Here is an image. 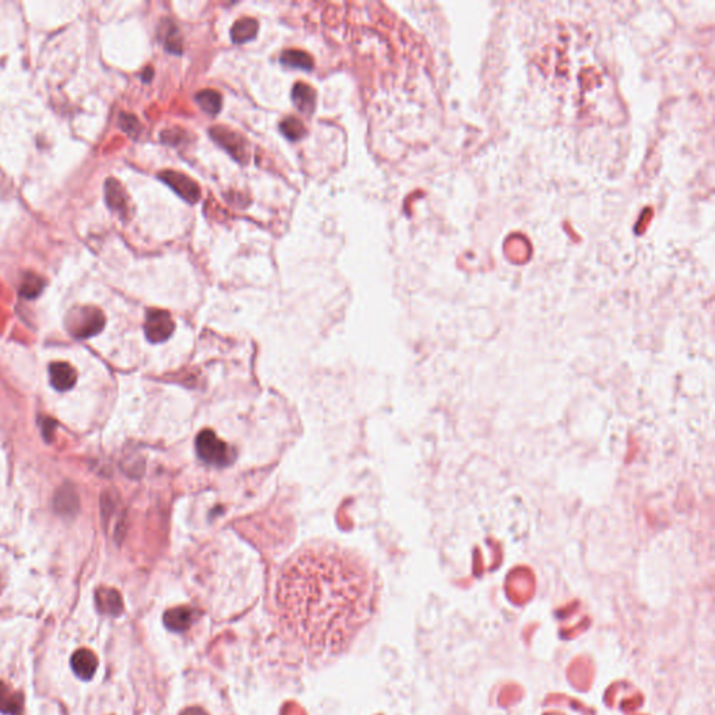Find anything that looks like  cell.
Wrapping results in <instances>:
<instances>
[{
	"label": "cell",
	"mask_w": 715,
	"mask_h": 715,
	"mask_svg": "<svg viewBox=\"0 0 715 715\" xmlns=\"http://www.w3.org/2000/svg\"><path fill=\"white\" fill-rule=\"evenodd\" d=\"M375 602L376 586L369 566L334 544L301 548L277 580L280 623L313 655L341 652L369 622Z\"/></svg>",
	"instance_id": "1"
},
{
	"label": "cell",
	"mask_w": 715,
	"mask_h": 715,
	"mask_svg": "<svg viewBox=\"0 0 715 715\" xmlns=\"http://www.w3.org/2000/svg\"><path fill=\"white\" fill-rule=\"evenodd\" d=\"M105 326L104 313L95 306L74 308L68 313L66 329L79 340H86L97 336Z\"/></svg>",
	"instance_id": "2"
},
{
	"label": "cell",
	"mask_w": 715,
	"mask_h": 715,
	"mask_svg": "<svg viewBox=\"0 0 715 715\" xmlns=\"http://www.w3.org/2000/svg\"><path fill=\"white\" fill-rule=\"evenodd\" d=\"M198 457L208 465L225 466L235 458V451L211 430H203L196 440Z\"/></svg>",
	"instance_id": "3"
},
{
	"label": "cell",
	"mask_w": 715,
	"mask_h": 715,
	"mask_svg": "<svg viewBox=\"0 0 715 715\" xmlns=\"http://www.w3.org/2000/svg\"><path fill=\"white\" fill-rule=\"evenodd\" d=\"M210 136L237 162L246 164L249 161L248 143L239 133H236L225 126H214L210 129Z\"/></svg>",
	"instance_id": "4"
},
{
	"label": "cell",
	"mask_w": 715,
	"mask_h": 715,
	"mask_svg": "<svg viewBox=\"0 0 715 715\" xmlns=\"http://www.w3.org/2000/svg\"><path fill=\"white\" fill-rule=\"evenodd\" d=\"M175 323L171 317V315L165 311L151 309L147 312L146 323H144V331L148 341L157 344L168 340L171 334L173 333Z\"/></svg>",
	"instance_id": "5"
},
{
	"label": "cell",
	"mask_w": 715,
	"mask_h": 715,
	"mask_svg": "<svg viewBox=\"0 0 715 715\" xmlns=\"http://www.w3.org/2000/svg\"><path fill=\"white\" fill-rule=\"evenodd\" d=\"M159 180H162L165 184H168L179 197H182L184 201L194 204L200 200L201 191L198 184L191 180L189 176L175 172V171H162L158 173Z\"/></svg>",
	"instance_id": "6"
},
{
	"label": "cell",
	"mask_w": 715,
	"mask_h": 715,
	"mask_svg": "<svg viewBox=\"0 0 715 715\" xmlns=\"http://www.w3.org/2000/svg\"><path fill=\"white\" fill-rule=\"evenodd\" d=\"M49 379L51 384L58 391H68L76 384L77 372L72 365L66 362H54L49 366Z\"/></svg>",
	"instance_id": "7"
},
{
	"label": "cell",
	"mask_w": 715,
	"mask_h": 715,
	"mask_svg": "<svg viewBox=\"0 0 715 715\" xmlns=\"http://www.w3.org/2000/svg\"><path fill=\"white\" fill-rule=\"evenodd\" d=\"M24 696L0 680V712L5 715H23Z\"/></svg>",
	"instance_id": "8"
},
{
	"label": "cell",
	"mask_w": 715,
	"mask_h": 715,
	"mask_svg": "<svg viewBox=\"0 0 715 715\" xmlns=\"http://www.w3.org/2000/svg\"><path fill=\"white\" fill-rule=\"evenodd\" d=\"M158 38L168 52L175 55H180L183 52V40L180 31L172 20L165 19L161 22L158 29Z\"/></svg>",
	"instance_id": "9"
},
{
	"label": "cell",
	"mask_w": 715,
	"mask_h": 715,
	"mask_svg": "<svg viewBox=\"0 0 715 715\" xmlns=\"http://www.w3.org/2000/svg\"><path fill=\"white\" fill-rule=\"evenodd\" d=\"M95 605L98 612L104 615L118 616L123 611V604L119 592L112 588L101 587L95 592Z\"/></svg>",
	"instance_id": "10"
},
{
	"label": "cell",
	"mask_w": 715,
	"mask_h": 715,
	"mask_svg": "<svg viewBox=\"0 0 715 715\" xmlns=\"http://www.w3.org/2000/svg\"><path fill=\"white\" fill-rule=\"evenodd\" d=\"M70 663H72V669L74 670V673L83 680H90L94 676L97 666H98L95 654L86 648L76 651L72 657Z\"/></svg>",
	"instance_id": "11"
},
{
	"label": "cell",
	"mask_w": 715,
	"mask_h": 715,
	"mask_svg": "<svg viewBox=\"0 0 715 715\" xmlns=\"http://www.w3.org/2000/svg\"><path fill=\"white\" fill-rule=\"evenodd\" d=\"M105 197L108 207L122 217L129 212V198L122 184L115 179H108L105 184Z\"/></svg>",
	"instance_id": "12"
},
{
	"label": "cell",
	"mask_w": 715,
	"mask_h": 715,
	"mask_svg": "<svg viewBox=\"0 0 715 715\" xmlns=\"http://www.w3.org/2000/svg\"><path fill=\"white\" fill-rule=\"evenodd\" d=\"M292 101L297 109L304 115H312L316 109V91L312 86L297 83L292 88Z\"/></svg>",
	"instance_id": "13"
},
{
	"label": "cell",
	"mask_w": 715,
	"mask_h": 715,
	"mask_svg": "<svg viewBox=\"0 0 715 715\" xmlns=\"http://www.w3.org/2000/svg\"><path fill=\"white\" fill-rule=\"evenodd\" d=\"M259 33V23L255 19L244 17L237 20L230 29V38L235 44H245L256 38Z\"/></svg>",
	"instance_id": "14"
},
{
	"label": "cell",
	"mask_w": 715,
	"mask_h": 715,
	"mask_svg": "<svg viewBox=\"0 0 715 715\" xmlns=\"http://www.w3.org/2000/svg\"><path fill=\"white\" fill-rule=\"evenodd\" d=\"M79 509V496L72 487H63L55 496V510L62 516H72Z\"/></svg>",
	"instance_id": "15"
},
{
	"label": "cell",
	"mask_w": 715,
	"mask_h": 715,
	"mask_svg": "<svg viewBox=\"0 0 715 715\" xmlns=\"http://www.w3.org/2000/svg\"><path fill=\"white\" fill-rule=\"evenodd\" d=\"M280 62L283 66L285 68H290V69H299V70H305V72H309L313 69V59L309 54L304 52V51H299V49H288V51H284L281 54V58H280Z\"/></svg>",
	"instance_id": "16"
},
{
	"label": "cell",
	"mask_w": 715,
	"mask_h": 715,
	"mask_svg": "<svg viewBox=\"0 0 715 715\" xmlns=\"http://www.w3.org/2000/svg\"><path fill=\"white\" fill-rule=\"evenodd\" d=\"M194 619V613L189 608H175L165 613L164 622L168 629L179 631L184 630L191 624V620Z\"/></svg>",
	"instance_id": "17"
},
{
	"label": "cell",
	"mask_w": 715,
	"mask_h": 715,
	"mask_svg": "<svg viewBox=\"0 0 715 715\" xmlns=\"http://www.w3.org/2000/svg\"><path fill=\"white\" fill-rule=\"evenodd\" d=\"M196 102L208 115H217L222 108V95L215 90H201L196 94Z\"/></svg>",
	"instance_id": "18"
},
{
	"label": "cell",
	"mask_w": 715,
	"mask_h": 715,
	"mask_svg": "<svg viewBox=\"0 0 715 715\" xmlns=\"http://www.w3.org/2000/svg\"><path fill=\"white\" fill-rule=\"evenodd\" d=\"M44 287H45V281L40 276H37L34 273H29L23 278V283L20 287V295L26 299H36L37 297L41 295V292L44 291Z\"/></svg>",
	"instance_id": "19"
},
{
	"label": "cell",
	"mask_w": 715,
	"mask_h": 715,
	"mask_svg": "<svg viewBox=\"0 0 715 715\" xmlns=\"http://www.w3.org/2000/svg\"><path fill=\"white\" fill-rule=\"evenodd\" d=\"M281 133L291 141L301 140L306 136V127L305 125L295 116H287L280 123Z\"/></svg>",
	"instance_id": "20"
},
{
	"label": "cell",
	"mask_w": 715,
	"mask_h": 715,
	"mask_svg": "<svg viewBox=\"0 0 715 715\" xmlns=\"http://www.w3.org/2000/svg\"><path fill=\"white\" fill-rule=\"evenodd\" d=\"M186 132L178 129V127H173V129H169V130H165L161 133V140L169 146H178L180 141L184 140L186 137Z\"/></svg>",
	"instance_id": "21"
},
{
	"label": "cell",
	"mask_w": 715,
	"mask_h": 715,
	"mask_svg": "<svg viewBox=\"0 0 715 715\" xmlns=\"http://www.w3.org/2000/svg\"><path fill=\"white\" fill-rule=\"evenodd\" d=\"M120 126L130 136H137L140 133V123H139L137 118L133 116V115H122L120 116Z\"/></svg>",
	"instance_id": "22"
},
{
	"label": "cell",
	"mask_w": 715,
	"mask_h": 715,
	"mask_svg": "<svg viewBox=\"0 0 715 715\" xmlns=\"http://www.w3.org/2000/svg\"><path fill=\"white\" fill-rule=\"evenodd\" d=\"M180 715H207V712L198 707H190L186 708Z\"/></svg>",
	"instance_id": "23"
},
{
	"label": "cell",
	"mask_w": 715,
	"mask_h": 715,
	"mask_svg": "<svg viewBox=\"0 0 715 715\" xmlns=\"http://www.w3.org/2000/svg\"><path fill=\"white\" fill-rule=\"evenodd\" d=\"M151 77H152V70H151V69H147V73H144V76H143L144 81H148Z\"/></svg>",
	"instance_id": "24"
}]
</instances>
